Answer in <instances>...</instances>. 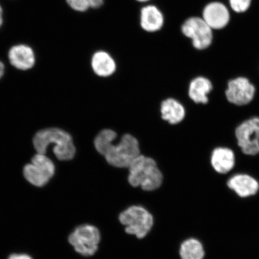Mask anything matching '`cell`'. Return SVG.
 <instances>
[{"instance_id":"5b68a950","label":"cell","mask_w":259,"mask_h":259,"mask_svg":"<svg viewBox=\"0 0 259 259\" xmlns=\"http://www.w3.org/2000/svg\"><path fill=\"white\" fill-rule=\"evenodd\" d=\"M68 239L77 253L88 257L95 254L98 250L101 235L96 226L82 225L77 227Z\"/></svg>"},{"instance_id":"603a6c76","label":"cell","mask_w":259,"mask_h":259,"mask_svg":"<svg viewBox=\"0 0 259 259\" xmlns=\"http://www.w3.org/2000/svg\"><path fill=\"white\" fill-rule=\"evenodd\" d=\"M5 73V65L0 61V79L2 78Z\"/></svg>"},{"instance_id":"44dd1931","label":"cell","mask_w":259,"mask_h":259,"mask_svg":"<svg viewBox=\"0 0 259 259\" xmlns=\"http://www.w3.org/2000/svg\"><path fill=\"white\" fill-rule=\"evenodd\" d=\"M90 7L97 9L101 7L103 4V0H89Z\"/></svg>"},{"instance_id":"4fadbf2b","label":"cell","mask_w":259,"mask_h":259,"mask_svg":"<svg viewBox=\"0 0 259 259\" xmlns=\"http://www.w3.org/2000/svg\"><path fill=\"white\" fill-rule=\"evenodd\" d=\"M210 161L215 171L220 174H227L235 166V154L231 149L217 148L212 151Z\"/></svg>"},{"instance_id":"6da1fadb","label":"cell","mask_w":259,"mask_h":259,"mask_svg":"<svg viewBox=\"0 0 259 259\" xmlns=\"http://www.w3.org/2000/svg\"><path fill=\"white\" fill-rule=\"evenodd\" d=\"M117 134L111 129L103 130L97 135L94 145L99 153L105 157L111 166L128 168L133 160L140 155L138 139L126 134L116 142Z\"/></svg>"},{"instance_id":"30bf717a","label":"cell","mask_w":259,"mask_h":259,"mask_svg":"<svg viewBox=\"0 0 259 259\" xmlns=\"http://www.w3.org/2000/svg\"><path fill=\"white\" fill-rule=\"evenodd\" d=\"M203 20L212 29H222L228 25L230 15L224 5L218 2L210 3L203 12Z\"/></svg>"},{"instance_id":"ba28073f","label":"cell","mask_w":259,"mask_h":259,"mask_svg":"<svg viewBox=\"0 0 259 259\" xmlns=\"http://www.w3.org/2000/svg\"><path fill=\"white\" fill-rule=\"evenodd\" d=\"M183 33L192 40L193 47L199 50L208 48L212 44V28L203 19L192 17L188 19L182 26Z\"/></svg>"},{"instance_id":"e0dca14e","label":"cell","mask_w":259,"mask_h":259,"mask_svg":"<svg viewBox=\"0 0 259 259\" xmlns=\"http://www.w3.org/2000/svg\"><path fill=\"white\" fill-rule=\"evenodd\" d=\"M92 69L97 76L108 77L115 73L116 63L111 55L105 51L96 52L92 59Z\"/></svg>"},{"instance_id":"277c9868","label":"cell","mask_w":259,"mask_h":259,"mask_svg":"<svg viewBox=\"0 0 259 259\" xmlns=\"http://www.w3.org/2000/svg\"><path fill=\"white\" fill-rule=\"evenodd\" d=\"M119 222L125 226V231L139 239L145 237L154 225L151 213L141 206H132L119 216Z\"/></svg>"},{"instance_id":"9c48e42d","label":"cell","mask_w":259,"mask_h":259,"mask_svg":"<svg viewBox=\"0 0 259 259\" xmlns=\"http://www.w3.org/2000/svg\"><path fill=\"white\" fill-rule=\"evenodd\" d=\"M255 89L245 77H238L229 81L226 90L227 100L236 106H244L253 100Z\"/></svg>"},{"instance_id":"d4e9b609","label":"cell","mask_w":259,"mask_h":259,"mask_svg":"<svg viewBox=\"0 0 259 259\" xmlns=\"http://www.w3.org/2000/svg\"><path fill=\"white\" fill-rule=\"evenodd\" d=\"M137 1H138L139 2L144 3V2H147L148 1H150V0H137Z\"/></svg>"},{"instance_id":"7a4b0ae2","label":"cell","mask_w":259,"mask_h":259,"mask_svg":"<svg viewBox=\"0 0 259 259\" xmlns=\"http://www.w3.org/2000/svg\"><path fill=\"white\" fill-rule=\"evenodd\" d=\"M51 145H54V153L59 160H72L76 154L72 137L63 130L57 128L41 130L34 136L33 145L37 153L46 154L48 147Z\"/></svg>"},{"instance_id":"d6986e66","label":"cell","mask_w":259,"mask_h":259,"mask_svg":"<svg viewBox=\"0 0 259 259\" xmlns=\"http://www.w3.org/2000/svg\"><path fill=\"white\" fill-rule=\"evenodd\" d=\"M67 4L74 11L85 12L90 7L89 0H66Z\"/></svg>"},{"instance_id":"5bb4252c","label":"cell","mask_w":259,"mask_h":259,"mask_svg":"<svg viewBox=\"0 0 259 259\" xmlns=\"http://www.w3.org/2000/svg\"><path fill=\"white\" fill-rule=\"evenodd\" d=\"M164 24L163 15L156 6H145L141 11V25L146 31L153 32L160 30Z\"/></svg>"},{"instance_id":"52a82bcc","label":"cell","mask_w":259,"mask_h":259,"mask_svg":"<svg viewBox=\"0 0 259 259\" xmlns=\"http://www.w3.org/2000/svg\"><path fill=\"white\" fill-rule=\"evenodd\" d=\"M235 136L243 153L248 155L259 154V117L242 122L236 128Z\"/></svg>"},{"instance_id":"cb8c5ba5","label":"cell","mask_w":259,"mask_h":259,"mask_svg":"<svg viewBox=\"0 0 259 259\" xmlns=\"http://www.w3.org/2000/svg\"><path fill=\"white\" fill-rule=\"evenodd\" d=\"M3 23V9L1 5H0V28Z\"/></svg>"},{"instance_id":"2e32d148","label":"cell","mask_w":259,"mask_h":259,"mask_svg":"<svg viewBox=\"0 0 259 259\" xmlns=\"http://www.w3.org/2000/svg\"><path fill=\"white\" fill-rule=\"evenodd\" d=\"M160 112L162 119L170 124H179L186 116L184 106L174 99L164 100L161 103Z\"/></svg>"},{"instance_id":"7c38bea8","label":"cell","mask_w":259,"mask_h":259,"mask_svg":"<svg viewBox=\"0 0 259 259\" xmlns=\"http://www.w3.org/2000/svg\"><path fill=\"white\" fill-rule=\"evenodd\" d=\"M228 186L242 197L254 195L257 192L259 185L253 178L245 174H238L228 181Z\"/></svg>"},{"instance_id":"7402d4cb","label":"cell","mask_w":259,"mask_h":259,"mask_svg":"<svg viewBox=\"0 0 259 259\" xmlns=\"http://www.w3.org/2000/svg\"><path fill=\"white\" fill-rule=\"evenodd\" d=\"M8 259H33L27 254H13Z\"/></svg>"},{"instance_id":"ffe728a7","label":"cell","mask_w":259,"mask_h":259,"mask_svg":"<svg viewBox=\"0 0 259 259\" xmlns=\"http://www.w3.org/2000/svg\"><path fill=\"white\" fill-rule=\"evenodd\" d=\"M251 0H230V4L234 11L244 12L250 7Z\"/></svg>"},{"instance_id":"8fae6325","label":"cell","mask_w":259,"mask_h":259,"mask_svg":"<svg viewBox=\"0 0 259 259\" xmlns=\"http://www.w3.org/2000/svg\"><path fill=\"white\" fill-rule=\"evenodd\" d=\"M9 59L13 66L21 70L30 69L35 64L34 51L25 45L13 47L9 51Z\"/></svg>"},{"instance_id":"ac0fdd59","label":"cell","mask_w":259,"mask_h":259,"mask_svg":"<svg viewBox=\"0 0 259 259\" xmlns=\"http://www.w3.org/2000/svg\"><path fill=\"white\" fill-rule=\"evenodd\" d=\"M181 259H203L205 255L203 246L197 239H187L181 244L180 249Z\"/></svg>"},{"instance_id":"9a60e30c","label":"cell","mask_w":259,"mask_h":259,"mask_svg":"<svg viewBox=\"0 0 259 259\" xmlns=\"http://www.w3.org/2000/svg\"><path fill=\"white\" fill-rule=\"evenodd\" d=\"M212 88V82L209 79L203 76L197 77L190 83L189 96L197 104H206L209 101L208 95Z\"/></svg>"},{"instance_id":"3957f363","label":"cell","mask_w":259,"mask_h":259,"mask_svg":"<svg viewBox=\"0 0 259 259\" xmlns=\"http://www.w3.org/2000/svg\"><path fill=\"white\" fill-rule=\"evenodd\" d=\"M128 183L134 187L145 191H153L159 188L163 177L153 158L139 155L128 167Z\"/></svg>"},{"instance_id":"8992f818","label":"cell","mask_w":259,"mask_h":259,"mask_svg":"<svg viewBox=\"0 0 259 259\" xmlns=\"http://www.w3.org/2000/svg\"><path fill=\"white\" fill-rule=\"evenodd\" d=\"M56 172V166L46 154L37 153L32 158L30 163L24 167L25 180L31 185L42 187L47 185Z\"/></svg>"}]
</instances>
